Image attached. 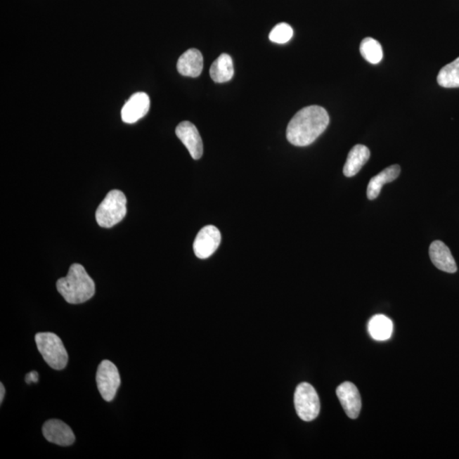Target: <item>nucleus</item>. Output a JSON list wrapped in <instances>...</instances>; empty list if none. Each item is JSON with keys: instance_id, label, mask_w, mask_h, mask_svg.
<instances>
[{"instance_id": "obj_18", "label": "nucleus", "mask_w": 459, "mask_h": 459, "mask_svg": "<svg viewBox=\"0 0 459 459\" xmlns=\"http://www.w3.org/2000/svg\"><path fill=\"white\" fill-rule=\"evenodd\" d=\"M437 83L444 88H459V58L441 69Z\"/></svg>"}, {"instance_id": "obj_6", "label": "nucleus", "mask_w": 459, "mask_h": 459, "mask_svg": "<svg viewBox=\"0 0 459 459\" xmlns=\"http://www.w3.org/2000/svg\"><path fill=\"white\" fill-rule=\"evenodd\" d=\"M96 383L105 401L115 399L121 384L119 372L115 363L108 360L101 361L96 373Z\"/></svg>"}, {"instance_id": "obj_19", "label": "nucleus", "mask_w": 459, "mask_h": 459, "mask_svg": "<svg viewBox=\"0 0 459 459\" xmlns=\"http://www.w3.org/2000/svg\"><path fill=\"white\" fill-rule=\"evenodd\" d=\"M360 52L363 58L371 64L380 63L383 58V50L376 39L368 37L360 44Z\"/></svg>"}, {"instance_id": "obj_3", "label": "nucleus", "mask_w": 459, "mask_h": 459, "mask_svg": "<svg viewBox=\"0 0 459 459\" xmlns=\"http://www.w3.org/2000/svg\"><path fill=\"white\" fill-rule=\"evenodd\" d=\"M127 199L119 190L109 192L96 210V219L98 225L104 228H111L123 221L127 214Z\"/></svg>"}, {"instance_id": "obj_13", "label": "nucleus", "mask_w": 459, "mask_h": 459, "mask_svg": "<svg viewBox=\"0 0 459 459\" xmlns=\"http://www.w3.org/2000/svg\"><path fill=\"white\" fill-rule=\"evenodd\" d=\"M204 68V58L197 49H190L178 60L177 70L181 75L197 78Z\"/></svg>"}, {"instance_id": "obj_16", "label": "nucleus", "mask_w": 459, "mask_h": 459, "mask_svg": "<svg viewBox=\"0 0 459 459\" xmlns=\"http://www.w3.org/2000/svg\"><path fill=\"white\" fill-rule=\"evenodd\" d=\"M234 75L233 59L227 54H222L214 60L210 67V77L215 83L228 82Z\"/></svg>"}, {"instance_id": "obj_1", "label": "nucleus", "mask_w": 459, "mask_h": 459, "mask_svg": "<svg viewBox=\"0 0 459 459\" xmlns=\"http://www.w3.org/2000/svg\"><path fill=\"white\" fill-rule=\"evenodd\" d=\"M328 113L319 105H309L292 117L287 128V139L292 145L306 146L313 143L326 131Z\"/></svg>"}, {"instance_id": "obj_21", "label": "nucleus", "mask_w": 459, "mask_h": 459, "mask_svg": "<svg viewBox=\"0 0 459 459\" xmlns=\"http://www.w3.org/2000/svg\"><path fill=\"white\" fill-rule=\"evenodd\" d=\"M39 381V373L32 371L26 376V382L27 384L37 383Z\"/></svg>"}, {"instance_id": "obj_20", "label": "nucleus", "mask_w": 459, "mask_h": 459, "mask_svg": "<svg viewBox=\"0 0 459 459\" xmlns=\"http://www.w3.org/2000/svg\"><path fill=\"white\" fill-rule=\"evenodd\" d=\"M294 31L287 23H279L271 30L269 39L271 42L280 44H286L292 39Z\"/></svg>"}, {"instance_id": "obj_15", "label": "nucleus", "mask_w": 459, "mask_h": 459, "mask_svg": "<svg viewBox=\"0 0 459 459\" xmlns=\"http://www.w3.org/2000/svg\"><path fill=\"white\" fill-rule=\"evenodd\" d=\"M400 173V166L395 164L389 166V167L384 169L383 172L377 174L376 176L373 177L371 181H369L367 190V196L369 200H375L379 197L383 186L387 183L395 181L399 176Z\"/></svg>"}, {"instance_id": "obj_22", "label": "nucleus", "mask_w": 459, "mask_h": 459, "mask_svg": "<svg viewBox=\"0 0 459 459\" xmlns=\"http://www.w3.org/2000/svg\"><path fill=\"white\" fill-rule=\"evenodd\" d=\"M5 394H6V389L5 387H4V384L1 383L0 384V403L2 404L4 397H5Z\"/></svg>"}, {"instance_id": "obj_17", "label": "nucleus", "mask_w": 459, "mask_h": 459, "mask_svg": "<svg viewBox=\"0 0 459 459\" xmlns=\"http://www.w3.org/2000/svg\"><path fill=\"white\" fill-rule=\"evenodd\" d=\"M393 323L384 315H376L369 321L368 332L373 340L385 341L391 339L393 334Z\"/></svg>"}, {"instance_id": "obj_8", "label": "nucleus", "mask_w": 459, "mask_h": 459, "mask_svg": "<svg viewBox=\"0 0 459 459\" xmlns=\"http://www.w3.org/2000/svg\"><path fill=\"white\" fill-rule=\"evenodd\" d=\"M176 134L179 139L188 148L193 160H198L202 157L204 153V145L196 126L188 121L182 122L177 126Z\"/></svg>"}, {"instance_id": "obj_2", "label": "nucleus", "mask_w": 459, "mask_h": 459, "mask_svg": "<svg viewBox=\"0 0 459 459\" xmlns=\"http://www.w3.org/2000/svg\"><path fill=\"white\" fill-rule=\"evenodd\" d=\"M56 288L67 303L73 304L88 302L96 292L94 281L79 264L69 268L67 277L58 280Z\"/></svg>"}, {"instance_id": "obj_12", "label": "nucleus", "mask_w": 459, "mask_h": 459, "mask_svg": "<svg viewBox=\"0 0 459 459\" xmlns=\"http://www.w3.org/2000/svg\"><path fill=\"white\" fill-rule=\"evenodd\" d=\"M429 257L439 270L455 273L458 268L449 247L441 241H434L429 246Z\"/></svg>"}, {"instance_id": "obj_4", "label": "nucleus", "mask_w": 459, "mask_h": 459, "mask_svg": "<svg viewBox=\"0 0 459 459\" xmlns=\"http://www.w3.org/2000/svg\"><path fill=\"white\" fill-rule=\"evenodd\" d=\"M35 342L40 354L53 369L63 370L67 367L68 355L62 340L53 332H39Z\"/></svg>"}, {"instance_id": "obj_5", "label": "nucleus", "mask_w": 459, "mask_h": 459, "mask_svg": "<svg viewBox=\"0 0 459 459\" xmlns=\"http://www.w3.org/2000/svg\"><path fill=\"white\" fill-rule=\"evenodd\" d=\"M296 413L302 420L310 422L318 418L320 413V400L312 385L302 383L298 385L295 393Z\"/></svg>"}, {"instance_id": "obj_10", "label": "nucleus", "mask_w": 459, "mask_h": 459, "mask_svg": "<svg viewBox=\"0 0 459 459\" xmlns=\"http://www.w3.org/2000/svg\"><path fill=\"white\" fill-rule=\"evenodd\" d=\"M149 96L144 92H137L129 98L122 109V120L134 124L144 117L149 111Z\"/></svg>"}, {"instance_id": "obj_11", "label": "nucleus", "mask_w": 459, "mask_h": 459, "mask_svg": "<svg viewBox=\"0 0 459 459\" xmlns=\"http://www.w3.org/2000/svg\"><path fill=\"white\" fill-rule=\"evenodd\" d=\"M43 434L48 441L59 446H71L75 441V436L72 429L58 420L46 422L43 426Z\"/></svg>"}, {"instance_id": "obj_14", "label": "nucleus", "mask_w": 459, "mask_h": 459, "mask_svg": "<svg viewBox=\"0 0 459 459\" xmlns=\"http://www.w3.org/2000/svg\"><path fill=\"white\" fill-rule=\"evenodd\" d=\"M370 157V151L367 146L356 145L349 153L347 162L344 166L343 172L347 177L355 176L361 168L367 164Z\"/></svg>"}, {"instance_id": "obj_7", "label": "nucleus", "mask_w": 459, "mask_h": 459, "mask_svg": "<svg viewBox=\"0 0 459 459\" xmlns=\"http://www.w3.org/2000/svg\"><path fill=\"white\" fill-rule=\"evenodd\" d=\"M221 242V234L217 227L207 226L197 235L193 243L194 253L199 259H208L217 250Z\"/></svg>"}, {"instance_id": "obj_9", "label": "nucleus", "mask_w": 459, "mask_h": 459, "mask_svg": "<svg viewBox=\"0 0 459 459\" xmlns=\"http://www.w3.org/2000/svg\"><path fill=\"white\" fill-rule=\"evenodd\" d=\"M336 393L347 415L352 420L358 418L361 409V399L356 385L351 382H344L337 388Z\"/></svg>"}]
</instances>
